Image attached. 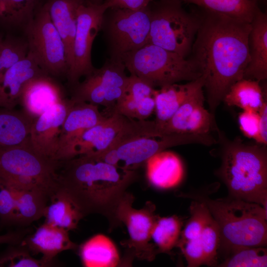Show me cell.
<instances>
[{
  "label": "cell",
  "mask_w": 267,
  "mask_h": 267,
  "mask_svg": "<svg viewBox=\"0 0 267 267\" xmlns=\"http://www.w3.org/2000/svg\"><path fill=\"white\" fill-rule=\"evenodd\" d=\"M200 24L188 59L204 78L211 114L250 62L251 23L200 8Z\"/></svg>",
  "instance_id": "6da1fadb"
},
{
  "label": "cell",
  "mask_w": 267,
  "mask_h": 267,
  "mask_svg": "<svg viewBox=\"0 0 267 267\" xmlns=\"http://www.w3.org/2000/svg\"><path fill=\"white\" fill-rule=\"evenodd\" d=\"M57 175L58 187L71 196L84 216L100 214L114 224L118 203L136 174L81 155L61 162Z\"/></svg>",
  "instance_id": "7a4b0ae2"
},
{
  "label": "cell",
  "mask_w": 267,
  "mask_h": 267,
  "mask_svg": "<svg viewBox=\"0 0 267 267\" xmlns=\"http://www.w3.org/2000/svg\"><path fill=\"white\" fill-rule=\"evenodd\" d=\"M221 165L217 174L225 184L230 196L267 206V145L245 143L237 136L229 139L217 129Z\"/></svg>",
  "instance_id": "3957f363"
},
{
  "label": "cell",
  "mask_w": 267,
  "mask_h": 267,
  "mask_svg": "<svg viewBox=\"0 0 267 267\" xmlns=\"http://www.w3.org/2000/svg\"><path fill=\"white\" fill-rule=\"evenodd\" d=\"M189 197L207 206L218 225L220 247L224 250L267 245V209L261 205L231 196L214 200L199 195Z\"/></svg>",
  "instance_id": "277c9868"
},
{
  "label": "cell",
  "mask_w": 267,
  "mask_h": 267,
  "mask_svg": "<svg viewBox=\"0 0 267 267\" xmlns=\"http://www.w3.org/2000/svg\"><path fill=\"white\" fill-rule=\"evenodd\" d=\"M59 162L36 152L30 141L24 144L0 147V180L16 190L39 188L49 196L58 188Z\"/></svg>",
  "instance_id": "5b68a950"
},
{
  "label": "cell",
  "mask_w": 267,
  "mask_h": 267,
  "mask_svg": "<svg viewBox=\"0 0 267 267\" xmlns=\"http://www.w3.org/2000/svg\"><path fill=\"white\" fill-rule=\"evenodd\" d=\"M180 0H158L150 11L147 44L176 52L187 58L200 24L198 11L188 12Z\"/></svg>",
  "instance_id": "8992f818"
},
{
  "label": "cell",
  "mask_w": 267,
  "mask_h": 267,
  "mask_svg": "<svg viewBox=\"0 0 267 267\" xmlns=\"http://www.w3.org/2000/svg\"><path fill=\"white\" fill-rule=\"evenodd\" d=\"M120 58L131 75L145 80L154 88L201 77L188 58L153 44L123 54Z\"/></svg>",
  "instance_id": "52a82bcc"
},
{
  "label": "cell",
  "mask_w": 267,
  "mask_h": 267,
  "mask_svg": "<svg viewBox=\"0 0 267 267\" xmlns=\"http://www.w3.org/2000/svg\"><path fill=\"white\" fill-rule=\"evenodd\" d=\"M150 28L149 6L132 10L109 8L105 12L101 29L110 57L138 49L147 44Z\"/></svg>",
  "instance_id": "ba28073f"
},
{
  "label": "cell",
  "mask_w": 267,
  "mask_h": 267,
  "mask_svg": "<svg viewBox=\"0 0 267 267\" xmlns=\"http://www.w3.org/2000/svg\"><path fill=\"white\" fill-rule=\"evenodd\" d=\"M29 52L49 75L66 77L68 65L63 40L45 2L23 29Z\"/></svg>",
  "instance_id": "9c48e42d"
},
{
  "label": "cell",
  "mask_w": 267,
  "mask_h": 267,
  "mask_svg": "<svg viewBox=\"0 0 267 267\" xmlns=\"http://www.w3.org/2000/svg\"><path fill=\"white\" fill-rule=\"evenodd\" d=\"M217 139L211 134H172L162 136L138 135L115 143L105 150L117 161L118 167L134 171L155 154L173 146L188 144L211 146Z\"/></svg>",
  "instance_id": "30bf717a"
},
{
  "label": "cell",
  "mask_w": 267,
  "mask_h": 267,
  "mask_svg": "<svg viewBox=\"0 0 267 267\" xmlns=\"http://www.w3.org/2000/svg\"><path fill=\"white\" fill-rule=\"evenodd\" d=\"M108 8L104 1L94 4L85 0L77 9L72 58L66 75L72 88L80 82L81 77L89 75L95 69L91 62L92 45L101 29L103 16Z\"/></svg>",
  "instance_id": "8fae6325"
},
{
  "label": "cell",
  "mask_w": 267,
  "mask_h": 267,
  "mask_svg": "<svg viewBox=\"0 0 267 267\" xmlns=\"http://www.w3.org/2000/svg\"><path fill=\"white\" fill-rule=\"evenodd\" d=\"M126 69L121 58H109L72 88L71 98L113 109L125 91L129 77Z\"/></svg>",
  "instance_id": "7c38bea8"
},
{
  "label": "cell",
  "mask_w": 267,
  "mask_h": 267,
  "mask_svg": "<svg viewBox=\"0 0 267 267\" xmlns=\"http://www.w3.org/2000/svg\"><path fill=\"white\" fill-rule=\"evenodd\" d=\"M134 199L132 194L125 193L117 206L116 218L117 222H121L127 228L129 239L126 243L134 256L151 261L157 252L150 242L151 234L158 215L155 214V205L150 201L141 209L133 208Z\"/></svg>",
  "instance_id": "4fadbf2b"
},
{
  "label": "cell",
  "mask_w": 267,
  "mask_h": 267,
  "mask_svg": "<svg viewBox=\"0 0 267 267\" xmlns=\"http://www.w3.org/2000/svg\"><path fill=\"white\" fill-rule=\"evenodd\" d=\"M203 87L204 84L198 87L168 121L161 124L155 122L161 135L172 134L206 135L216 132L219 128L215 117L204 107Z\"/></svg>",
  "instance_id": "5bb4252c"
},
{
  "label": "cell",
  "mask_w": 267,
  "mask_h": 267,
  "mask_svg": "<svg viewBox=\"0 0 267 267\" xmlns=\"http://www.w3.org/2000/svg\"><path fill=\"white\" fill-rule=\"evenodd\" d=\"M72 103L71 98H65L52 105L33 121L30 143L38 154L58 162L57 156L61 130Z\"/></svg>",
  "instance_id": "9a60e30c"
},
{
  "label": "cell",
  "mask_w": 267,
  "mask_h": 267,
  "mask_svg": "<svg viewBox=\"0 0 267 267\" xmlns=\"http://www.w3.org/2000/svg\"><path fill=\"white\" fill-rule=\"evenodd\" d=\"M72 100L61 130L57 156L59 162L72 158L74 145L82 134L106 118L100 112L97 105Z\"/></svg>",
  "instance_id": "2e32d148"
},
{
  "label": "cell",
  "mask_w": 267,
  "mask_h": 267,
  "mask_svg": "<svg viewBox=\"0 0 267 267\" xmlns=\"http://www.w3.org/2000/svg\"><path fill=\"white\" fill-rule=\"evenodd\" d=\"M131 120V119L113 112L110 117L87 129L74 144L73 158L81 155H94L107 150L123 135Z\"/></svg>",
  "instance_id": "e0dca14e"
},
{
  "label": "cell",
  "mask_w": 267,
  "mask_h": 267,
  "mask_svg": "<svg viewBox=\"0 0 267 267\" xmlns=\"http://www.w3.org/2000/svg\"><path fill=\"white\" fill-rule=\"evenodd\" d=\"M47 74L28 51L26 57L0 76V108L14 109L22 91L31 80Z\"/></svg>",
  "instance_id": "ac0fdd59"
},
{
  "label": "cell",
  "mask_w": 267,
  "mask_h": 267,
  "mask_svg": "<svg viewBox=\"0 0 267 267\" xmlns=\"http://www.w3.org/2000/svg\"><path fill=\"white\" fill-rule=\"evenodd\" d=\"M66 98L49 75L35 78L25 86L19 100L22 111L33 121L54 104Z\"/></svg>",
  "instance_id": "d6986e66"
},
{
  "label": "cell",
  "mask_w": 267,
  "mask_h": 267,
  "mask_svg": "<svg viewBox=\"0 0 267 267\" xmlns=\"http://www.w3.org/2000/svg\"><path fill=\"white\" fill-rule=\"evenodd\" d=\"M68 232L45 222L33 234L24 238L21 244L34 253L41 254L43 260L53 265V259L58 254L77 247L70 239Z\"/></svg>",
  "instance_id": "ffe728a7"
},
{
  "label": "cell",
  "mask_w": 267,
  "mask_h": 267,
  "mask_svg": "<svg viewBox=\"0 0 267 267\" xmlns=\"http://www.w3.org/2000/svg\"><path fill=\"white\" fill-rule=\"evenodd\" d=\"M250 61L243 78L265 81L267 78V15L259 9L251 22Z\"/></svg>",
  "instance_id": "44dd1931"
},
{
  "label": "cell",
  "mask_w": 267,
  "mask_h": 267,
  "mask_svg": "<svg viewBox=\"0 0 267 267\" xmlns=\"http://www.w3.org/2000/svg\"><path fill=\"white\" fill-rule=\"evenodd\" d=\"M146 176L149 182L160 189L177 186L183 175L182 162L174 153L162 151L149 158L146 162Z\"/></svg>",
  "instance_id": "7402d4cb"
},
{
  "label": "cell",
  "mask_w": 267,
  "mask_h": 267,
  "mask_svg": "<svg viewBox=\"0 0 267 267\" xmlns=\"http://www.w3.org/2000/svg\"><path fill=\"white\" fill-rule=\"evenodd\" d=\"M86 0H46L50 19L64 43L68 69L71 63L79 6Z\"/></svg>",
  "instance_id": "603a6c76"
},
{
  "label": "cell",
  "mask_w": 267,
  "mask_h": 267,
  "mask_svg": "<svg viewBox=\"0 0 267 267\" xmlns=\"http://www.w3.org/2000/svg\"><path fill=\"white\" fill-rule=\"evenodd\" d=\"M204 84V79L201 76L186 84L175 83L155 89L153 96L155 104V122L161 124L168 121L195 89Z\"/></svg>",
  "instance_id": "cb8c5ba5"
},
{
  "label": "cell",
  "mask_w": 267,
  "mask_h": 267,
  "mask_svg": "<svg viewBox=\"0 0 267 267\" xmlns=\"http://www.w3.org/2000/svg\"><path fill=\"white\" fill-rule=\"evenodd\" d=\"M49 200L44 216L45 222L68 231L76 229L84 215L71 196L58 187Z\"/></svg>",
  "instance_id": "d4e9b609"
},
{
  "label": "cell",
  "mask_w": 267,
  "mask_h": 267,
  "mask_svg": "<svg viewBox=\"0 0 267 267\" xmlns=\"http://www.w3.org/2000/svg\"><path fill=\"white\" fill-rule=\"evenodd\" d=\"M32 122L23 111L0 108V147L28 142Z\"/></svg>",
  "instance_id": "484cf974"
},
{
  "label": "cell",
  "mask_w": 267,
  "mask_h": 267,
  "mask_svg": "<svg viewBox=\"0 0 267 267\" xmlns=\"http://www.w3.org/2000/svg\"><path fill=\"white\" fill-rule=\"evenodd\" d=\"M79 253L82 264L86 267H115L120 262L115 244L101 234L95 235L83 243Z\"/></svg>",
  "instance_id": "4316f807"
},
{
  "label": "cell",
  "mask_w": 267,
  "mask_h": 267,
  "mask_svg": "<svg viewBox=\"0 0 267 267\" xmlns=\"http://www.w3.org/2000/svg\"><path fill=\"white\" fill-rule=\"evenodd\" d=\"M261 81L242 78L236 82L225 94L222 102L243 110H259L267 99V89Z\"/></svg>",
  "instance_id": "83f0119b"
},
{
  "label": "cell",
  "mask_w": 267,
  "mask_h": 267,
  "mask_svg": "<svg viewBox=\"0 0 267 267\" xmlns=\"http://www.w3.org/2000/svg\"><path fill=\"white\" fill-rule=\"evenodd\" d=\"M45 1L0 0V29L6 31L23 29Z\"/></svg>",
  "instance_id": "f1b7e54d"
},
{
  "label": "cell",
  "mask_w": 267,
  "mask_h": 267,
  "mask_svg": "<svg viewBox=\"0 0 267 267\" xmlns=\"http://www.w3.org/2000/svg\"><path fill=\"white\" fill-rule=\"evenodd\" d=\"M14 223L29 224L44 217L49 194L39 188L16 190Z\"/></svg>",
  "instance_id": "f546056e"
},
{
  "label": "cell",
  "mask_w": 267,
  "mask_h": 267,
  "mask_svg": "<svg viewBox=\"0 0 267 267\" xmlns=\"http://www.w3.org/2000/svg\"><path fill=\"white\" fill-rule=\"evenodd\" d=\"M199 8L251 23L260 8L259 0H180Z\"/></svg>",
  "instance_id": "4dcf8cb0"
},
{
  "label": "cell",
  "mask_w": 267,
  "mask_h": 267,
  "mask_svg": "<svg viewBox=\"0 0 267 267\" xmlns=\"http://www.w3.org/2000/svg\"><path fill=\"white\" fill-rule=\"evenodd\" d=\"M182 221L174 215L157 218L152 228L151 238L159 252L168 253L177 244L181 231Z\"/></svg>",
  "instance_id": "1f68e13d"
},
{
  "label": "cell",
  "mask_w": 267,
  "mask_h": 267,
  "mask_svg": "<svg viewBox=\"0 0 267 267\" xmlns=\"http://www.w3.org/2000/svg\"><path fill=\"white\" fill-rule=\"evenodd\" d=\"M219 267H265L267 252L265 247H242L234 249Z\"/></svg>",
  "instance_id": "d6a6232c"
},
{
  "label": "cell",
  "mask_w": 267,
  "mask_h": 267,
  "mask_svg": "<svg viewBox=\"0 0 267 267\" xmlns=\"http://www.w3.org/2000/svg\"><path fill=\"white\" fill-rule=\"evenodd\" d=\"M155 100L153 96L141 99H134L124 94L114 106V113L128 118L138 121L145 120L155 110Z\"/></svg>",
  "instance_id": "836d02e7"
},
{
  "label": "cell",
  "mask_w": 267,
  "mask_h": 267,
  "mask_svg": "<svg viewBox=\"0 0 267 267\" xmlns=\"http://www.w3.org/2000/svg\"><path fill=\"white\" fill-rule=\"evenodd\" d=\"M51 265L42 258L38 260L30 254L24 245L10 246L0 255V267H46Z\"/></svg>",
  "instance_id": "e575fe53"
},
{
  "label": "cell",
  "mask_w": 267,
  "mask_h": 267,
  "mask_svg": "<svg viewBox=\"0 0 267 267\" xmlns=\"http://www.w3.org/2000/svg\"><path fill=\"white\" fill-rule=\"evenodd\" d=\"M190 217L181 231L178 240L186 241L198 238L210 213L205 204L200 201H192L190 206Z\"/></svg>",
  "instance_id": "d590c367"
},
{
  "label": "cell",
  "mask_w": 267,
  "mask_h": 267,
  "mask_svg": "<svg viewBox=\"0 0 267 267\" xmlns=\"http://www.w3.org/2000/svg\"><path fill=\"white\" fill-rule=\"evenodd\" d=\"M200 238L204 252L205 265L208 266L217 265L220 234L218 225L211 213Z\"/></svg>",
  "instance_id": "8d00e7d4"
},
{
  "label": "cell",
  "mask_w": 267,
  "mask_h": 267,
  "mask_svg": "<svg viewBox=\"0 0 267 267\" xmlns=\"http://www.w3.org/2000/svg\"><path fill=\"white\" fill-rule=\"evenodd\" d=\"M16 190L1 184L0 186V221L5 224L14 223Z\"/></svg>",
  "instance_id": "74e56055"
},
{
  "label": "cell",
  "mask_w": 267,
  "mask_h": 267,
  "mask_svg": "<svg viewBox=\"0 0 267 267\" xmlns=\"http://www.w3.org/2000/svg\"><path fill=\"white\" fill-rule=\"evenodd\" d=\"M184 256L187 267H197L205 265V257L200 238L186 240H178L177 245Z\"/></svg>",
  "instance_id": "f35d334b"
},
{
  "label": "cell",
  "mask_w": 267,
  "mask_h": 267,
  "mask_svg": "<svg viewBox=\"0 0 267 267\" xmlns=\"http://www.w3.org/2000/svg\"><path fill=\"white\" fill-rule=\"evenodd\" d=\"M238 123L241 131L245 136L260 143L258 112L243 110L238 116Z\"/></svg>",
  "instance_id": "ab89813d"
},
{
  "label": "cell",
  "mask_w": 267,
  "mask_h": 267,
  "mask_svg": "<svg viewBox=\"0 0 267 267\" xmlns=\"http://www.w3.org/2000/svg\"><path fill=\"white\" fill-rule=\"evenodd\" d=\"M154 88L145 80L135 75L128 77L124 94L135 99L153 96Z\"/></svg>",
  "instance_id": "60d3db41"
},
{
  "label": "cell",
  "mask_w": 267,
  "mask_h": 267,
  "mask_svg": "<svg viewBox=\"0 0 267 267\" xmlns=\"http://www.w3.org/2000/svg\"><path fill=\"white\" fill-rule=\"evenodd\" d=\"M152 0H105L109 8H122L132 10L144 8L150 3Z\"/></svg>",
  "instance_id": "b9f144b4"
},
{
  "label": "cell",
  "mask_w": 267,
  "mask_h": 267,
  "mask_svg": "<svg viewBox=\"0 0 267 267\" xmlns=\"http://www.w3.org/2000/svg\"><path fill=\"white\" fill-rule=\"evenodd\" d=\"M259 114L260 144L267 145V100L264 101L258 111Z\"/></svg>",
  "instance_id": "7bdbcfd3"
},
{
  "label": "cell",
  "mask_w": 267,
  "mask_h": 267,
  "mask_svg": "<svg viewBox=\"0 0 267 267\" xmlns=\"http://www.w3.org/2000/svg\"><path fill=\"white\" fill-rule=\"evenodd\" d=\"M24 234L20 232H10L0 235V244H18L24 239Z\"/></svg>",
  "instance_id": "ee69618b"
},
{
  "label": "cell",
  "mask_w": 267,
  "mask_h": 267,
  "mask_svg": "<svg viewBox=\"0 0 267 267\" xmlns=\"http://www.w3.org/2000/svg\"><path fill=\"white\" fill-rule=\"evenodd\" d=\"M89 2H90L94 4H101L104 2L105 0H86Z\"/></svg>",
  "instance_id": "f6af8a7d"
},
{
  "label": "cell",
  "mask_w": 267,
  "mask_h": 267,
  "mask_svg": "<svg viewBox=\"0 0 267 267\" xmlns=\"http://www.w3.org/2000/svg\"><path fill=\"white\" fill-rule=\"evenodd\" d=\"M1 184H2V183H1V181H0V185H1Z\"/></svg>",
  "instance_id": "bcb514c9"
}]
</instances>
